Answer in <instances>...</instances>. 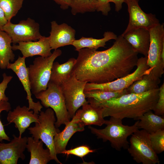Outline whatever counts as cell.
Segmentation results:
<instances>
[{
    "mask_svg": "<svg viewBox=\"0 0 164 164\" xmlns=\"http://www.w3.org/2000/svg\"><path fill=\"white\" fill-rule=\"evenodd\" d=\"M95 150L91 149L88 146L85 145H81L69 150H65L61 154L66 155L67 156L72 155L81 158L90 153L94 152Z\"/></svg>",
    "mask_w": 164,
    "mask_h": 164,
    "instance_id": "cell-31",
    "label": "cell"
},
{
    "mask_svg": "<svg viewBox=\"0 0 164 164\" xmlns=\"http://www.w3.org/2000/svg\"><path fill=\"white\" fill-rule=\"evenodd\" d=\"M12 40L5 32L0 29V68H7L10 62H12L15 55L12 49Z\"/></svg>",
    "mask_w": 164,
    "mask_h": 164,
    "instance_id": "cell-26",
    "label": "cell"
},
{
    "mask_svg": "<svg viewBox=\"0 0 164 164\" xmlns=\"http://www.w3.org/2000/svg\"><path fill=\"white\" fill-rule=\"evenodd\" d=\"M34 95L40 100L43 106L46 108L50 107L54 111L57 118L55 123L56 128L65 125L70 121V118L60 86L49 81L46 90Z\"/></svg>",
    "mask_w": 164,
    "mask_h": 164,
    "instance_id": "cell-6",
    "label": "cell"
},
{
    "mask_svg": "<svg viewBox=\"0 0 164 164\" xmlns=\"http://www.w3.org/2000/svg\"><path fill=\"white\" fill-rule=\"evenodd\" d=\"M126 0H109V2H112L115 5V10L119 12L122 8L123 3L125 2Z\"/></svg>",
    "mask_w": 164,
    "mask_h": 164,
    "instance_id": "cell-38",
    "label": "cell"
},
{
    "mask_svg": "<svg viewBox=\"0 0 164 164\" xmlns=\"http://www.w3.org/2000/svg\"><path fill=\"white\" fill-rule=\"evenodd\" d=\"M159 88L140 94L130 93L98 103H89L101 107L104 118L113 116L135 120L152 110L159 97Z\"/></svg>",
    "mask_w": 164,
    "mask_h": 164,
    "instance_id": "cell-2",
    "label": "cell"
},
{
    "mask_svg": "<svg viewBox=\"0 0 164 164\" xmlns=\"http://www.w3.org/2000/svg\"><path fill=\"white\" fill-rule=\"evenodd\" d=\"M76 59L71 58L65 63L60 64L54 62L52 67L49 81L60 86L67 81L71 76Z\"/></svg>",
    "mask_w": 164,
    "mask_h": 164,
    "instance_id": "cell-22",
    "label": "cell"
},
{
    "mask_svg": "<svg viewBox=\"0 0 164 164\" xmlns=\"http://www.w3.org/2000/svg\"><path fill=\"white\" fill-rule=\"evenodd\" d=\"M147 57L138 58L137 68L132 73L112 81L102 84L87 83L84 91L93 90L118 91L126 89L135 81L141 79L144 75L149 73L151 70L147 64Z\"/></svg>",
    "mask_w": 164,
    "mask_h": 164,
    "instance_id": "cell-8",
    "label": "cell"
},
{
    "mask_svg": "<svg viewBox=\"0 0 164 164\" xmlns=\"http://www.w3.org/2000/svg\"><path fill=\"white\" fill-rule=\"evenodd\" d=\"M103 36L104 37L101 39L82 37L79 39L74 40L72 45L75 47V50L77 51L84 48L97 50L100 47H105L106 42L111 39L115 40L117 37L115 34L110 31L104 32Z\"/></svg>",
    "mask_w": 164,
    "mask_h": 164,
    "instance_id": "cell-25",
    "label": "cell"
},
{
    "mask_svg": "<svg viewBox=\"0 0 164 164\" xmlns=\"http://www.w3.org/2000/svg\"><path fill=\"white\" fill-rule=\"evenodd\" d=\"M43 143L41 140H36L32 137L27 138L26 148L30 153L29 164H46L52 160L50 150L47 148L44 149Z\"/></svg>",
    "mask_w": 164,
    "mask_h": 164,
    "instance_id": "cell-20",
    "label": "cell"
},
{
    "mask_svg": "<svg viewBox=\"0 0 164 164\" xmlns=\"http://www.w3.org/2000/svg\"><path fill=\"white\" fill-rule=\"evenodd\" d=\"M82 109L77 110L80 121L84 126L94 125L101 126L105 120L103 115L102 108L88 103L83 105Z\"/></svg>",
    "mask_w": 164,
    "mask_h": 164,
    "instance_id": "cell-21",
    "label": "cell"
},
{
    "mask_svg": "<svg viewBox=\"0 0 164 164\" xmlns=\"http://www.w3.org/2000/svg\"><path fill=\"white\" fill-rule=\"evenodd\" d=\"M104 124L106 126L101 129L90 126L88 128L97 138L104 142L109 141L111 146L118 151L122 149H127L129 146L128 137L139 129L137 121L131 126L125 125L122 123V119L113 116H111L109 120H105Z\"/></svg>",
    "mask_w": 164,
    "mask_h": 164,
    "instance_id": "cell-3",
    "label": "cell"
},
{
    "mask_svg": "<svg viewBox=\"0 0 164 164\" xmlns=\"http://www.w3.org/2000/svg\"><path fill=\"white\" fill-rule=\"evenodd\" d=\"M121 35L136 52L147 57L150 41L148 29L143 28L134 29Z\"/></svg>",
    "mask_w": 164,
    "mask_h": 164,
    "instance_id": "cell-19",
    "label": "cell"
},
{
    "mask_svg": "<svg viewBox=\"0 0 164 164\" xmlns=\"http://www.w3.org/2000/svg\"><path fill=\"white\" fill-rule=\"evenodd\" d=\"M3 80L0 83V102L2 101H8L9 98L5 94L8 84L13 78L11 76H7L5 73L2 74Z\"/></svg>",
    "mask_w": 164,
    "mask_h": 164,
    "instance_id": "cell-34",
    "label": "cell"
},
{
    "mask_svg": "<svg viewBox=\"0 0 164 164\" xmlns=\"http://www.w3.org/2000/svg\"><path fill=\"white\" fill-rule=\"evenodd\" d=\"M164 26L159 23L149 29L150 41L147 64L151 70L155 67L164 68V60L161 58L164 47Z\"/></svg>",
    "mask_w": 164,
    "mask_h": 164,
    "instance_id": "cell-11",
    "label": "cell"
},
{
    "mask_svg": "<svg viewBox=\"0 0 164 164\" xmlns=\"http://www.w3.org/2000/svg\"><path fill=\"white\" fill-rule=\"evenodd\" d=\"M96 50L84 48L78 50L71 75L87 83H104L128 75L136 66L138 53L121 35L108 49Z\"/></svg>",
    "mask_w": 164,
    "mask_h": 164,
    "instance_id": "cell-1",
    "label": "cell"
},
{
    "mask_svg": "<svg viewBox=\"0 0 164 164\" xmlns=\"http://www.w3.org/2000/svg\"><path fill=\"white\" fill-rule=\"evenodd\" d=\"M109 0H97L96 11L101 12L102 14L107 15L111 10Z\"/></svg>",
    "mask_w": 164,
    "mask_h": 164,
    "instance_id": "cell-35",
    "label": "cell"
},
{
    "mask_svg": "<svg viewBox=\"0 0 164 164\" xmlns=\"http://www.w3.org/2000/svg\"><path fill=\"white\" fill-rule=\"evenodd\" d=\"M154 114L160 116L164 115V84L159 87V97L152 110Z\"/></svg>",
    "mask_w": 164,
    "mask_h": 164,
    "instance_id": "cell-32",
    "label": "cell"
},
{
    "mask_svg": "<svg viewBox=\"0 0 164 164\" xmlns=\"http://www.w3.org/2000/svg\"><path fill=\"white\" fill-rule=\"evenodd\" d=\"M39 25L30 18L20 21L17 24L8 22L0 29L11 37L13 44L21 42L35 41L42 38Z\"/></svg>",
    "mask_w": 164,
    "mask_h": 164,
    "instance_id": "cell-10",
    "label": "cell"
},
{
    "mask_svg": "<svg viewBox=\"0 0 164 164\" xmlns=\"http://www.w3.org/2000/svg\"><path fill=\"white\" fill-rule=\"evenodd\" d=\"M87 83L78 80L72 74L67 81L60 86L70 118L73 117L80 107L88 103L84 94Z\"/></svg>",
    "mask_w": 164,
    "mask_h": 164,
    "instance_id": "cell-9",
    "label": "cell"
},
{
    "mask_svg": "<svg viewBox=\"0 0 164 164\" xmlns=\"http://www.w3.org/2000/svg\"><path fill=\"white\" fill-rule=\"evenodd\" d=\"M61 54V50H55L48 57L35 58L33 64L27 67L31 92L34 95L46 89L53 63Z\"/></svg>",
    "mask_w": 164,
    "mask_h": 164,
    "instance_id": "cell-5",
    "label": "cell"
},
{
    "mask_svg": "<svg viewBox=\"0 0 164 164\" xmlns=\"http://www.w3.org/2000/svg\"><path fill=\"white\" fill-rule=\"evenodd\" d=\"M139 0H126L129 14L128 26L123 33L134 29L143 28L149 29L159 23L155 15L146 13L141 9L138 4Z\"/></svg>",
    "mask_w": 164,
    "mask_h": 164,
    "instance_id": "cell-12",
    "label": "cell"
},
{
    "mask_svg": "<svg viewBox=\"0 0 164 164\" xmlns=\"http://www.w3.org/2000/svg\"><path fill=\"white\" fill-rule=\"evenodd\" d=\"M26 58L19 56L13 63H9L7 68L12 70L17 76L27 94L26 99L28 101L29 110L32 109L35 113L39 114L43 106L39 101L35 102L32 97L28 67L25 64Z\"/></svg>",
    "mask_w": 164,
    "mask_h": 164,
    "instance_id": "cell-14",
    "label": "cell"
},
{
    "mask_svg": "<svg viewBox=\"0 0 164 164\" xmlns=\"http://www.w3.org/2000/svg\"><path fill=\"white\" fill-rule=\"evenodd\" d=\"M64 129L57 133L54 138L53 142L56 154H61L66 150L68 142L76 132L84 130V126L79 121L77 113L65 125Z\"/></svg>",
    "mask_w": 164,
    "mask_h": 164,
    "instance_id": "cell-18",
    "label": "cell"
},
{
    "mask_svg": "<svg viewBox=\"0 0 164 164\" xmlns=\"http://www.w3.org/2000/svg\"><path fill=\"white\" fill-rule=\"evenodd\" d=\"M97 0H71L70 6L72 14L94 12L96 11Z\"/></svg>",
    "mask_w": 164,
    "mask_h": 164,
    "instance_id": "cell-28",
    "label": "cell"
},
{
    "mask_svg": "<svg viewBox=\"0 0 164 164\" xmlns=\"http://www.w3.org/2000/svg\"><path fill=\"white\" fill-rule=\"evenodd\" d=\"M12 49L20 51L22 56L26 58L37 55L47 57L52 54L49 37L44 36L37 41L21 42L17 45L13 44Z\"/></svg>",
    "mask_w": 164,
    "mask_h": 164,
    "instance_id": "cell-16",
    "label": "cell"
},
{
    "mask_svg": "<svg viewBox=\"0 0 164 164\" xmlns=\"http://www.w3.org/2000/svg\"><path fill=\"white\" fill-rule=\"evenodd\" d=\"M51 30L48 37L52 50L72 45L75 40V30L65 23L59 25L55 21L51 22Z\"/></svg>",
    "mask_w": 164,
    "mask_h": 164,
    "instance_id": "cell-15",
    "label": "cell"
},
{
    "mask_svg": "<svg viewBox=\"0 0 164 164\" xmlns=\"http://www.w3.org/2000/svg\"><path fill=\"white\" fill-rule=\"evenodd\" d=\"M8 22L3 10L0 6V29Z\"/></svg>",
    "mask_w": 164,
    "mask_h": 164,
    "instance_id": "cell-37",
    "label": "cell"
},
{
    "mask_svg": "<svg viewBox=\"0 0 164 164\" xmlns=\"http://www.w3.org/2000/svg\"><path fill=\"white\" fill-rule=\"evenodd\" d=\"M149 134L143 129L138 130L131 135L128 151L133 159L138 163L159 164V157L153 149Z\"/></svg>",
    "mask_w": 164,
    "mask_h": 164,
    "instance_id": "cell-7",
    "label": "cell"
},
{
    "mask_svg": "<svg viewBox=\"0 0 164 164\" xmlns=\"http://www.w3.org/2000/svg\"><path fill=\"white\" fill-rule=\"evenodd\" d=\"M13 137L9 143L0 142V164H17L19 159L24 160L26 158L24 152L27 138L17 137L15 135Z\"/></svg>",
    "mask_w": 164,
    "mask_h": 164,
    "instance_id": "cell-13",
    "label": "cell"
},
{
    "mask_svg": "<svg viewBox=\"0 0 164 164\" xmlns=\"http://www.w3.org/2000/svg\"><path fill=\"white\" fill-rule=\"evenodd\" d=\"M160 78L151 71L126 89L127 94H140L159 88Z\"/></svg>",
    "mask_w": 164,
    "mask_h": 164,
    "instance_id": "cell-24",
    "label": "cell"
},
{
    "mask_svg": "<svg viewBox=\"0 0 164 164\" xmlns=\"http://www.w3.org/2000/svg\"><path fill=\"white\" fill-rule=\"evenodd\" d=\"M11 108V105L8 101H2L0 102V114L2 111L8 112ZM4 140L10 141V138L5 133L4 126L0 119V142H2Z\"/></svg>",
    "mask_w": 164,
    "mask_h": 164,
    "instance_id": "cell-33",
    "label": "cell"
},
{
    "mask_svg": "<svg viewBox=\"0 0 164 164\" xmlns=\"http://www.w3.org/2000/svg\"><path fill=\"white\" fill-rule=\"evenodd\" d=\"M38 118L39 122H35L34 126L28 128L30 134L34 140L40 139L46 145L50 150L52 160L62 164L57 157L54 145V138L60 132L55 126L56 119L54 111L48 108L45 111H41Z\"/></svg>",
    "mask_w": 164,
    "mask_h": 164,
    "instance_id": "cell-4",
    "label": "cell"
},
{
    "mask_svg": "<svg viewBox=\"0 0 164 164\" xmlns=\"http://www.w3.org/2000/svg\"><path fill=\"white\" fill-rule=\"evenodd\" d=\"M149 138L152 148L155 153L159 154L164 151V129L149 134Z\"/></svg>",
    "mask_w": 164,
    "mask_h": 164,
    "instance_id": "cell-30",
    "label": "cell"
},
{
    "mask_svg": "<svg viewBox=\"0 0 164 164\" xmlns=\"http://www.w3.org/2000/svg\"><path fill=\"white\" fill-rule=\"evenodd\" d=\"M30 110L25 106L21 107L18 105L13 111H8L7 120L9 124H15V127L19 132L20 137L31 123L39 122L38 114Z\"/></svg>",
    "mask_w": 164,
    "mask_h": 164,
    "instance_id": "cell-17",
    "label": "cell"
},
{
    "mask_svg": "<svg viewBox=\"0 0 164 164\" xmlns=\"http://www.w3.org/2000/svg\"><path fill=\"white\" fill-rule=\"evenodd\" d=\"M137 126L149 134L164 129V117L157 115L149 110L136 118Z\"/></svg>",
    "mask_w": 164,
    "mask_h": 164,
    "instance_id": "cell-23",
    "label": "cell"
},
{
    "mask_svg": "<svg viewBox=\"0 0 164 164\" xmlns=\"http://www.w3.org/2000/svg\"><path fill=\"white\" fill-rule=\"evenodd\" d=\"M60 6V8L63 9H67L70 7L71 0H53Z\"/></svg>",
    "mask_w": 164,
    "mask_h": 164,
    "instance_id": "cell-36",
    "label": "cell"
},
{
    "mask_svg": "<svg viewBox=\"0 0 164 164\" xmlns=\"http://www.w3.org/2000/svg\"><path fill=\"white\" fill-rule=\"evenodd\" d=\"M85 97L88 103H98L119 97L127 94L126 89L118 91H111L100 90L84 91Z\"/></svg>",
    "mask_w": 164,
    "mask_h": 164,
    "instance_id": "cell-27",
    "label": "cell"
},
{
    "mask_svg": "<svg viewBox=\"0 0 164 164\" xmlns=\"http://www.w3.org/2000/svg\"><path fill=\"white\" fill-rule=\"evenodd\" d=\"M23 1L24 0H0V6L8 22L11 21L21 9Z\"/></svg>",
    "mask_w": 164,
    "mask_h": 164,
    "instance_id": "cell-29",
    "label": "cell"
}]
</instances>
